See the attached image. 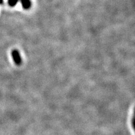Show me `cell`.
<instances>
[{"instance_id":"cell-1","label":"cell","mask_w":135,"mask_h":135,"mask_svg":"<svg viewBox=\"0 0 135 135\" xmlns=\"http://www.w3.org/2000/svg\"><path fill=\"white\" fill-rule=\"evenodd\" d=\"M11 56L12 60L14 61L16 65H20L22 64V58L20 55L19 51L17 50H13L11 51Z\"/></svg>"},{"instance_id":"cell-2","label":"cell","mask_w":135,"mask_h":135,"mask_svg":"<svg viewBox=\"0 0 135 135\" xmlns=\"http://www.w3.org/2000/svg\"><path fill=\"white\" fill-rule=\"evenodd\" d=\"M21 5L25 10H28L31 7V0H20Z\"/></svg>"},{"instance_id":"cell-3","label":"cell","mask_w":135,"mask_h":135,"mask_svg":"<svg viewBox=\"0 0 135 135\" xmlns=\"http://www.w3.org/2000/svg\"><path fill=\"white\" fill-rule=\"evenodd\" d=\"M19 0H7L8 5L11 7H14L18 3Z\"/></svg>"},{"instance_id":"cell-4","label":"cell","mask_w":135,"mask_h":135,"mask_svg":"<svg viewBox=\"0 0 135 135\" xmlns=\"http://www.w3.org/2000/svg\"><path fill=\"white\" fill-rule=\"evenodd\" d=\"M3 2V0H0V5H1Z\"/></svg>"}]
</instances>
